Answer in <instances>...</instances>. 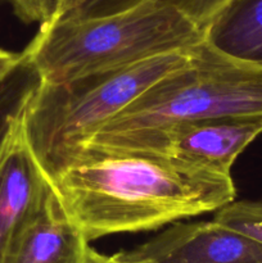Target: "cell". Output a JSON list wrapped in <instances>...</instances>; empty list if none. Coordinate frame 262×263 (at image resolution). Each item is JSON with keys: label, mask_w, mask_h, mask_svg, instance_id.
Returning a JSON list of instances; mask_svg holds the SVG:
<instances>
[{"label": "cell", "mask_w": 262, "mask_h": 263, "mask_svg": "<svg viewBox=\"0 0 262 263\" xmlns=\"http://www.w3.org/2000/svg\"><path fill=\"white\" fill-rule=\"evenodd\" d=\"M50 181L89 241L216 212L236 195L231 175L123 148L82 146Z\"/></svg>", "instance_id": "1"}, {"label": "cell", "mask_w": 262, "mask_h": 263, "mask_svg": "<svg viewBox=\"0 0 262 263\" xmlns=\"http://www.w3.org/2000/svg\"><path fill=\"white\" fill-rule=\"evenodd\" d=\"M203 31L176 8L148 0L126 12L41 23L23 55L44 82H62L188 50Z\"/></svg>", "instance_id": "2"}, {"label": "cell", "mask_w": 262, "mask_h": 263, "mask_svg": "<svg viewBox=\"0 0 262 263\" xmlns=\"http://www.w3.org/2000/svg\"><path fill=\"white\" fill-rule=\"evenodd\" d=\"M189 50L171 51L122 68L62 82H44L22 113L26 139L49 179L82 145L151 85L181 67Z\"/></svg>", "instance_id": "3"}, {"label": "cell", "mask_w": 262, "mask_h": 263, "mask_svg": "<svg viewBox=\"0 0 262 263\" xmlns=\"http://www.w3.org/2000/svg\"><path fill=\"white\" fill-rule=\"evenodd\" d=\"M262 116V66L221 53L203 39L94 135L153 130L184 121ZM92 135V136H94Z\"/></svg>", "instance_id": "4"}, {"label": "cell", "mask_w": 262, "mask_h": 263, "mask_svg": "<svg viewBox=\"0 0 262 263\" xmlns=\"http://www.w3.org/2000/svg\"><path fill=\"white\" fill-rule=\"evenodd\" d=\"M259 135L262 116L216 117L176 122L153 130L94 135L82 146L154 152L193 166L231 175V167L239 154Z\"/></svg>", "instance_id": "5"}, {"label": "cell", "mask_w": 262, "mask_h": 263, "mask_svg": "<svg viewBox=\"0 0 262 263\" xmlns=\"http://www.w3.org/2000/svg\"><path fill=\"white\" fill-rule=\"evenodd\" d=\"M50 189V179L26 139L21 115L0 148V263Z\"/></svg>", "instance_id": "6"}, {"label": "cell", "mask_w": 262, "mask_h": 263, "mask_svg": "<svg viewBox=\"0 0 262 263\" xmlns=\"http://www.w3.org/2000/svg\"><path fill=\"white\" fill-rule=\"evenodd\" d=\"M141 263H262V244L212 221L176 222L133 251Z\"/></svg>", "instance_id": "7"}, {"label": "cell", "mask_w": 262, "mask_h": 263, "mask_svg": "<svg viewBox=\"0 0 262 263\" xmlns=\"http://www.w3.org/2000/svg\"><path fill=\"white\" fill-rule=\"evenodd\" d=\"M90 241L64 211L53 184L4 263H84Z\"/></svg>", "instance_id": "8"}, {"label": "cell", "mask_w": 262, "mask_h": 263, "mask_svg": "<svg viewBox=\"0 0 262 263\" xmlns=\"http://www.w3.org/2000/svg\"><path fill=\"white\" fill-rule=\"evenodd\" d=\"M203 39L226 55L262 66V0H229Z\"/></svg>", "instance_id": "9"}, {"label": "cell", "mask_w": 262, "mask_h": 263, "mask_svg": "<svg viewBox=\"0 0 262 263\" xmlns=\"http://www.w3.org/2000/svg\"><path fill=\"white\" fill-rule=\"evenodd\" d=\"M40 84L38 69L22 53L17 66L0 77V148Z\"/></svg>", "instance_id": "10"}, {"label": "cell", "mask_w": 262, "mask_h": 263, "mask_svg": "<svg viewBox=\"0 0 262 263\" xmlns=\"http://www.w3.org/2000/svg\"><path fill=\"white\" fill-rule=\"evenodd\" d=\"M213 220L262 244V200H233L216 211Z\"/></svg>", "instance_id": "11"}, {"label": "cell", "mask_w": 262, "mask_h": 263, "mask_svg": "<svg viewBox=\"0 0 262 263\" xmlns=\"http://www.w3.org/2000/svg\"><path fill=\"white\" fill-rule=\"evenodd\" d=\"M148 0H57L53 15L48 21L84 20L126 12Z\"/></svg>", "instance_id": "12"}, {"label": "cell", "mask_w": 262, "mask_h": 263, "mask_svg": "<svg viewBox=\"0 0 262 263\" xmlns=\"http://www.w3.org/2000/svg\"><path fill=\"white\" fill-rule=\"evenodd\" d=\"M176 8L202 31L229 0H153Z\"/></svg>", "instance_id": "13"}, {"label": "cell", "mask_w": 262, "mask_h": 263, "mask_svg": "<svg viewBox=\"0 0 262 263\" xmlns=\"http://www.w3.org/2000/svg\"><path fill=\"white\" fill-rule=\"evenodd\" d=\"M14 14L25 23H41L50 20L57 0H9Z\"/></svg>", "instance_id": "14"}, {"label": "cell", "mask_w": 262, "mask_h": 263, "mask_svg": "<svg viewBox=\"0 0 262 263\" xmlns=\"http://www.w3.org/2000/svg\"><path fill=\"white\" fill-rule=\"evenodd\" d=\"M84 263H141L136 259L130 258L125 252H120L113 256H107V254L99 253L95 251L94 248L89 246L86 252V257H85Z\"/></svg>", "instance_id": "15"}, {"label": "cell", "mask_w": 262, "mask_h": 263, "mask_svg": "<svg viewBox=\"0 0 262 263\" xmlns=\"http://www.w3.org/2000/svg\"><path fill=\"white\" fill-rule=\"evenodd\" d=\"M21 61V53H12V51L0 49V77L9 73Z\"/></svg>", "instance_id": "16"}, {"label": "cell", "mask_w": 262, "mask_h": 263, "mask_svg": "<svg viewBox=\"0 0 262 263\" xmlns=\"http://www.w3.org/2000/svg\"><path fill=\"white\" fill-rule=\"evenodd\" d=\"M3 2H4V0H0V4H2V3H3Z\"/></svg>", "instance_id": "17"}]
</instances>
